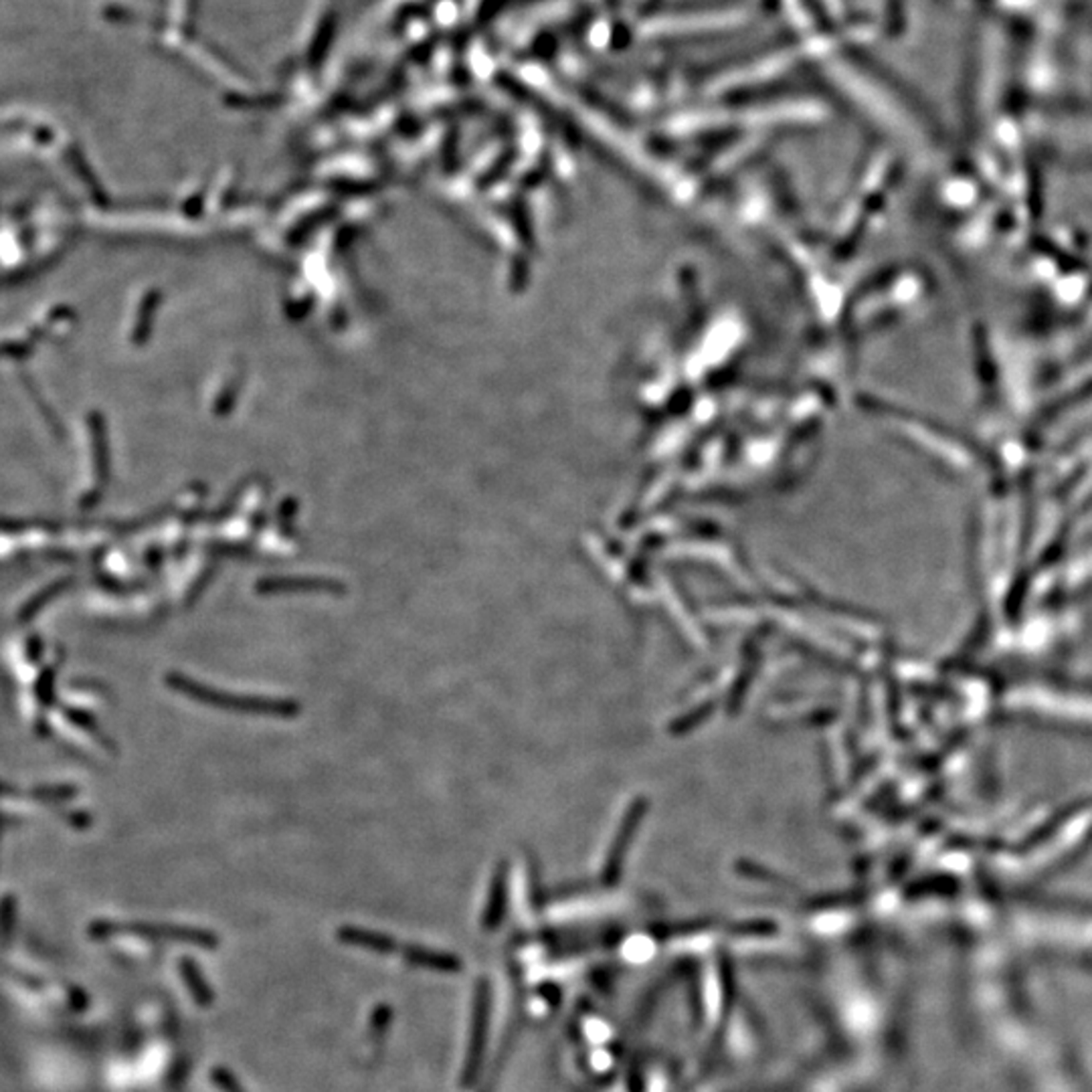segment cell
Instances as JSON below:
<instances>
[{"label":"cell","mask_w":1092,"mask_h":1092,"mask_svg":"<svg viewBox=\"0 0 1092 1092\" xmlns=\"http://www.w3.org/2000/svg\"><path fill=\"white\" fill-rule=\"evenodd\" d=\"M259 595H290V593H314V595H345L347 587L324 576H265L255 585Z\"/></svg>","instance_id":"4"},{"label":"cell","mask_w":1092,"mask_h":1092,"mask_svg":"<svg viewBox=\"0 0 1092 1092\" xmlns=\"http://www.w3.org/2000/svg\"><path fill=\"white\" fill-rule=\"evenodd\" d=\"M490 983L481 979L476 986L474 993V1009H472V1024H470V1038H467V1050H465V1063L461 1068L460 1083L463 1086H472L478 1079L483 1063V1052H486V1038H488V1024H490Z\"/></svg>","instance_id":"3"},{"label":"cell","mask_w":1092,"mask_h":1092,"mask_svg":"<svg viewBox=\"0 0 1092 1092\" xmlns=\"http://www.w3.org/2000/svg\"><path fill=\"white\" fill-rule=\"evenodd\" d=\"M168 686L175 692L200 702L205 706H213L227 712H239V714H259V716H295L302 708L298 702L286 700V698H265V696H247V694H233L217 690L213 686L200 684L189 676L182 674H170L166 678Z\"/></svg>","instance_id":"1"},{"label":"cell","mask_w":1092,"mask_h":1092,"mask_svg":"<svg viewBox=\"0 0 1092 1092\" xmlns=\"http://www.w3.org/2000/svg\"><path fill=\"white\" fill-rule=\"evenodd\" d=\"M102 937L109 934H134L150 941H170V943H189L200 949H217L218 937L207 929L179 927V925H152V923H102L96 927Z\"/></svg>","instance_id":"2"},{"label":"cell","mask_w":1092,"mask_h":1092,"mask_svg":"<svg viewBox=\"0 0 1092 1092\" xmlns=\"http://www.w3.org/2000/svg\"><path fill=\"white\" fill-rule=\"evenodd\" d=\"M213 1083L223 1092H247L227 1068H213Z\"/></svg>","instance_id":"9"},{"label":"cell","mask_w":1092,"mask_h":1092,"mask_svg":"<svg viewBox=\"0 0 1092 1092\" xmlns=\"http://www.w3.org/2000/svg\"><path fill=\"white\" fill-rule=\"evenodd\" d=\"M403 957L411 967L419 970L435 971V973H460L463 970V963L454 953H445V951L427 949L421 945H407L403 949Z\"/></svg>","instance_id":"5"},{"label":"cell","mask_w":1092,"mask_h":1092,"mask_svg":"<svg viewBox=\"0 0 1092 1092\" xmlns=\"http://www.w3.org/2000/svg\"><path fill=\"white\" fill-rule=\"evenodd\" d=\"M502 914H504V880L502 876H496L486 914H483V927L486 929L498 927V923L502 920Z\"/></svg>","instance_id":"8"},{"label":"cell","mask_w":1092,"mask_h":1092,"mask_svg":"<svg viewBox=\"0 0 1092 1092\" xmlns=\"http://www.w3.org/2000/svg\"><path fill=\"white\" fill-rule=\"evenodd\" d=\"M179 971L182 977L184 988L189 989L193 1002L200 1007H209L215 1002V991L209 986V981L205 977V973L200 971V967L195 963V959L191 957H182L179 963Z\"/></svg>","instance_id":"7"},{"label":"cell","mask_w":1092,"mask_h":1092,"mask_svg":"<svg viewBox=\"0 0 1092 1092\" xmlns=\"http://www.w3.org/2000/svg\"><path fill=\"white\" fill-rule=\"evenodd\" d=\"M338 939L345 945L368 951V953H374V955H393L401 949L399 941L393 939L391 934L377 932V931H370V929H361V927H350V925L338 929Z\"/></svg>","instance_id":"6"}]
</instances>
